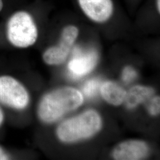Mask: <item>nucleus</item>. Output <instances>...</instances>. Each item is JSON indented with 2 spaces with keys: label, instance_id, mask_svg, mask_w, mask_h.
<instances>
[{
  "label": "nucleus",
  "instance_id": "f257e3e1",
  "mask_svg": "<svg viewBox=\"0 0 160 160\" xmlns=\"http://www.w3.org/2000/svg\"><path fill=\"white\" fill-rule=\"evenodd\" d=\"M83 102V97L78 90L65 87L47 94L40 102L38 115L45 123L57 121L63 114L77 109Z\"/></svg>",
  "mask_w": 160,
  "mask_h": 160
},
{
  "label": "nucleus",
  "instance_id": "f03ea898",
  "mask_svg": "<svg viewBox=\"0 0 160 160\" xmlns=\"http://www.w3.org/2000/svg\"><path fill=\"white\" fill-rule=\"evenodd\" d=\"M102 126L100 116L94 110H88L78 116L62 122L58 128V137L65 142H71L90 137Z\"/></svg>",
  "mask_w": 160,
  "mask_h": 160
},
{
  "label": "nucleus",
  "instance_id": "7ed1b4c3",
  "mask_svg": "<svg viewBox=\"0 0 160 160\" xmlns=\"http://www.w3.org/2000/svg\"><path fill=\"white\" fill-rule=\"evenodd\" d=\"M36 26L30 14L26 12H16L7 24V37L12 45L25 48L32 46L38 39Z\"/></svg>",
  "mask_w": 160,
  "mask_h": 160
},
{
  "label": "nucleus",
  "instance_id": "20e7f679",
  "mask_svg": "<svg viewBox=\"0 0 160 160\" xmlns=\"http://www.w3.org/2000/svg\"><path fill=\"white\" fill-rule=\"evenodd\" d=\"M0 102L13 109H24L29 96L24 87L10 76L0 77Z\"/></svg>",
  "mask_w": 160,
  "mask_h": 160
},
{
  "label": "nucleus",
  "instance_id": "39448f33",
  "mask_svg": "<svg viewBox=\"0 0 160 160\" xmlns=\"http://www.w3.org/2000/svg\"><path fill=\"white\" fill-rule=\"evenodd\" d=\"M78 29L69 25L63 29L59 45L48 48L44 52L43 58L49 65H59L63 63L78 36Z\"/></svg>",
  "mask_w": 160,
  "mask_h": 160
},
{
  "label": "nucleus",
  "instance_id": "423d86ee",
  "mask_svg": "<svg viewBox=\"0 0 160 160\" xmlns=\"http://www.w3.org/2000/svg\"><path fill=\"white\" fill-rule=\"evenodd\" d=\"M81 11L92 22L103 23L108 21L114 12L112 0H77Z\"/></svg>",
  "mask_w": 160,
  "mask_h": 160
},
{
  "label": "nucleus",
  "instance_id": "0eeeda50",
  "mask_svg": "<svg viewBox=\"0 0 160 160\" xmlns=\"http://www.w3.org/2000/svg\"><path fill=\"white\" fill-rule=\"evenodd\" d=\"M148 152V147L144 142L128 141L120 143L114 148L113 157L118 160H143Z\"/></svg>",
  "mask_w": 160,
  "mask_h": 160
},
{
  "label": "nucleus",
  "instance_id": "6e6552de",
  "mask_svg": "<svg viewBox=\"0 0 160 160\" xmlns=\"http://www.w3.org/2000/svg\"><path fill=\"white\" fill-rule=\"evenodd\" d=\"M75 57L68 63L69 71L74 77H80L89 73L97 63V55L96 52L81 55L76 51Z\"/></svg>",
  "mask_w": 160,
  "mask_h": 160
},
{
  "label": "nucleus",
  "instance_id": "1a4fd4ad",
  "mask_svg": "<svg viewBox=\"0 0 160 160\" xmlns=\"http://www.w3.org/2000/svg\"><path fill=\"white\" fill-rule=\"evenodd\" d=\"M101 93L103 98L114 106L120 105L125 101L126 92L116 83L108 81L101 87Z\"/></svg>",
  "mask_w": 160,
  "mask_h": 160
},
{
  "label": "nucleus",
  "instance_id": "9d476101",
  "mask_svg": "<svg viewBox=\"0 0 160 160\" xmlns=\"http://www.w3.org/2000/svg\"><path fill=\"white\" fill-rule=\"evenodd\" d=\"M154 93L152 88L144 86H135L127 93L125 101L128 108H133L140 103H143Z\"/></svg>",
  "mask_w": 160,
  "mask_h": 160
},
{
  "label": "nucleus",
  "instance_id": "9b49d317",
  "mask_svg": "<svg viewBox=\"0 0 160 160\" xmlns=\"http://www.w3.org/2000/svg\"><path fill=\"white\" fill-rule=\"evenodd\" d=\"M100 87V82L96 80H92L86 82L83 88V92L86 96L90 97L94 96L98 92Z\"/></svg>",
  "mask_w": 160,
  "mask_h": 160
},
{
  "label": "nucleus",
  "instance_id": "f8f14e48",
  "mask_svg": "<svg viewBox=\"0 0 160 160\" xmlns=\"http://www.w3.org/2000/svg\"><path fill=\"white\" fill-rule=\"evenodd\" d=\"M137 73L135 70L131 67H126L125 68L122 73V80L126 83L130 82L136 78Z\"/></svg>",
  "mask_w": 160,
  "mask_h": 160
},
{
  "label": "nucleus",
  "instance_id": "ddd939ff",
  "mask_svg": "<svg viewBox=\"0 0 160 160\" xmlns=\"http://www.w3.org/2000/svg\"><path fill=\"white\" fill-rule=\"evenodd\" d=\"M149 112L152 115H157L160 113V97H155L149 106Z\"/></svg>",
  "mask_w": 160,
  "mask_h": 160
},
{
  "label": "nucleus",
  "instance_id": "4468645a",
  "mask_svg": "<svg viewBox=\"0 0 160 160\" xmlns=\"http://www.w3.org/2000/svg\"><path fill=\"white\" fill-rule=\"evenodd\" d=\"M9 157L6 154L4 151L0 147V160H8Z\"/></svg>",
  "mask_w": 160,
  "mask_h": 160
},
{
  "label": "nucleus",
  "instance_id": "2eb2a0df",
  "mask_svg": "<svg viewBox=\"0 0 160 160\" xmlns=\"http://www.w3.org/2000/svg\"><path fill=\"white\" fill-rule=\"evenodd\" d=\"M3 120H4V114H3L1 109H0V126L2 124Z\"/></svg>",
  "mask_w": 160,
  "mask_h": 160
},
{
  "label": "nucleus",
  "instance_id": "dca6fc26",
  "mask_svg": "<svg viewBox=\"0 0 160 160\" xmlns=\"http://www.w3.org/2000/svg\"><path fill=\"white\" fill-rule=\"evenodd\" d=\"M156 5H157V9L158 13L160 12V0H156Z\"/></svg>",
  "mask_w": 160,
  "mask_h": 160
},
{
  "label": "nucleus",
  "instance_id": "f3484780",
  "mask_svg": "<svg viewBox=\"0 0 160 160\" xmlns=\"http://www.w3.org/2000/svg\"><path fill=\"white\" fill-rule=\"evenodd\" d=\"M2 7H3V2H2V0H0V12L2 10Z\"/></svg>",
  "mask_w": 160,
  "mask_h": 160
}]
</instances>
